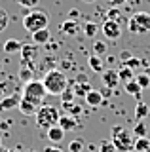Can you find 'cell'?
<instances>
[{
	"label": "cell",
	"instance_id": "1",
	"mask_svg": "<svg viewBox=\"0 0 150 152\" xmlns=\"http://www.w3.org/2000/svg\"><path fill=\"white\" fill-rule=\"evenodd\" d=\"M42 84H44L46 91L50 95H59L67 89V76H65L63 70H57V69H51L44 74L42 78Z\"/></svg>",
	"mask_w": 150,
	"mask_h": 152
},
{
	"label": "cell",
	"instance_id": "2",
	"mask_svg": "<svg viewBox=\"0 0 150 152\" xmlns=\"http://www.w3.org/2000/svg\"><path fill=\"white\" fill-rule=\"evenodd\" d=\"M112 145L116 146L118 152H129L135 146V135L122 126H114L112 127Z\"/></svg>",
	"mask_w": 150,
	"mask_h": 152
},
{
	"label": "cell",
	"instance_id": "3",
	"mask_svg": "<svg viewBox=\"0 0 150 152\" xmlns=\"http://www.w3.org/2000/svg\"><path fill=\"white\" fill-rule=\"evenodd\" d=\"M48 23H50V15L46 12H42V10H31L23 17V27H25V31L29 34L40 31V28H48Z\"/></svg>",
	"mask_w": 150,
	"mask_h": 152
},
{
	"label": "cell",
	"instance_id": "4",
	"mask_svg": "<svg viewBox=\"0 0 150 152\" xmlns=\"http://www.w3.org/2000/svg\"><path fill=\"white\" fill-rule=\"evenodd\" d=\"M59 118H61V112L53 104H42L38 108V112H36V124H38V127H44V129L57 126Z\"/></svg>",
	"mask_w": 150,
	"mask_h": 152
},
{
	"label": "cell",
	"instance_id": "5",
	"mask_svg": "<svg viewBox=\"0 0 150 152\" xmlns=\"http://www.w3.org/2000/svg\"><path fill=\"white\" fill-rule=\"evenodd\" d=\"M46 88L44 84H42V80H31V82L25 84V88H23V99H27V101L34 103L36 107H42L44 104V97H46Z\"/></svg>",
	"mask_w": 150,
	"mask_h": 152
},
{
	"label": "cell",
	"instance_id": "6",
	"mask_svg": "<svg viewBox=\"0 0 150 152\" xmlns=\"http://www.w3.org/2000/svg\"><path fill=\"white\" fill-rule=\"evenodd\" d=\"M21 65L23 66H32V63L36 61V55H38V46L36 44H23L21 48Z\"/></svg>",
	"mask_w": 150,
	"mask_h": 152
},
{
	"label": "cell",
	"instance_id": "7",
	"mask_svg": "<svg viewBox=\"0 0 150 152\" xmlns=\"http://www.w3.org/2000/svg\"><path fill=\"white\" fill-rule=\"evenodd\" d=\"M101 32L105 34L106 40H118L122 34V28L118 25V21H112V19H106L101 27Z\"/></svg>",
	"mask_w": 150,
	"mask_h": 152
},
{
	"label": "cell",
	"instance_id": "8",
	"mask_svg": "<svg viewBox=\"0 0 150 152\" xmlns=\"http://www.w3.org/2000/svg\"><path fill=\"white\" fill-rule=\"evenodd\" d=\"M101 80H103V84H105V88H110V89H114L116 86L120 84V76H118V70H112V69H106V70H103L101 72Z\"/></svg>",
	"mask_w": 150,
	"mask_h": 152
},
{
	"label": "cell",
	"instance_id": "9",
	"mask_svg": "<svg viewBox=\"0 0 150 152\" xmlns=\"http://www.w3.org/2000/svg\"><path fill=\"white\" fill-rule=\"evenodd\" d=\"M19 101H21V95L13 93V95H8V97L0 99V112H6V110H13V108L19 107Z\"/></svg>",
	"mask_w": 150,
	"mask_h": 152
},
{
	"label": "cell",
	"instance_id": "10",
	"mask_svg": "<svg viewBox=\"0 0 150 152\" xmlns=\"http://www.w3.org/2000/svg\"><path fill=\"white\" fill-rule=\"evenodd\" d=\"M61 31L67 36H76L78 32H80V25H78V21H74V19H67V21H63V25H61Z\"/></svg>",
	"mask_w": 150,
	"mask_h": 152
},
{
	"label": "cell",
	"instance_id": "11",
	"mask_svg": "<svg viewBox=\"0 0 150 152\" xmlns=\"http://www.w3.org/2000/svg\"><path fill=\"white\" fill-rule=\"evenodd\" d=\"M50 31L48 28H40V31H36V32H32V44H36V46H44V44H48L50 42Z\"/></svg>",
	"mask_w": 150,
	"mask_h": 152
},
{
	"label": "cell",
	"instance_id": "12",
	"mask_svg": "<svg viewBox=\"0 0 150 152\" xmlns=\"http://www.w3.org/2000/svg\"><path fill=\"white\" fill-rule=\"evenodd\" d=\"M76 126H78V120H76L74 116H68V114H65V116L59 118V127H61L65 133H67V131H72Z\"/></svg>",
	"mask_w": 150,
	"mask_h": 152
},
{
	"label": "cell",
	"instance_id": "13",
	"mask_svg": "<svg viewBox=\"0 0 150 152\" xmlns=\"http://www.w3.org/2000/svg\"><path fill=\"white\" fill-rule=\"evenodd\" d=\"M86 103L90 104V107H101V104L105 103V99H103L99 89H91V91L86 95Z\"/></svg>",
	"mask_w": 150,
	"mask_h": 152
},
{
	"label": "cell",
	"instance_id": "14",
	"mask_svg": "<svg viewBox=\"0 0 150 152\" xmlns=\"http://www.w3.org/2000/svg\"><path fill=\"white\" fill-rule=\"evenodd\" d=\"M46 135H48V139L51 142H61L65 139V131L59 127V124L57 126H53V127H50V129H46Z\"/></svg>",
	"mask_w": 150,
	"mask_h": 152
},
{
	"label": "cell",
	"instance_id": "15",
	"mask_svg": "<svg viewBox=\"0 0 150 152\" xmlns=\"http://www.w3.org/2000/svg\"><path fill=\"white\" fill-rule=\"evenodd\" d=\"M21 110V114H25V116H31V114H36L38 112V108L40 107H36L34 103H31V101H27V99H23L21 97V101H19V107H17Z\"/></svg>",
	"mask_w": 150,
	"mask_h": 152
},
{
	"label": "cell",
	"instance_id": "16",
	"mask_svg": "<svg viewBox=\"0 0 150 152\" xmlns=\"http://www.w3.org/2000/svg\"><path fill=\"white\" fill-rule=\"evenodd\" d=\"M91 84L90 82H76L72 86V91H74V95H76V97H84L86 99V95L91 91Z\"/></svg>",
	"mask_w": 150,
	"mask_h": 152
},
{
	"label": "cell",
	"instance_id": "17",
	"mask_svg": "<svg viewBox=\"0 0 150 152\" xmlns=\"http://www.w3.org/2000/svg\"><path fill=\"white\" fill-rule=\"evenodd\" d=\"M133 19L137 21L139 27L144 28V32L150 31V13H146V12H137V13H133Z\"/></svg>",
	"mask_w": 150,
	"mask_h": 152
},
{
	"label": "cell",
	"instance_id": "18",
	"mask_svg": "<svg viewBox=\"0 0 150 152\" xmlns=\"http://www.w3.org/2000/svg\"><path fill=\"white\" fill-rule=\"evenodd\" d=\"M23 48V42L17 40V38H8L6 42H4V51L6 53H15V51H21Z\"/></svg>",
	"mask_w": 150,
	"mask_h": 152
},
{
	"label": "cell",
	"instance_id": "19",
	"mask_svg": "<svg viewBox=\"0 0 150 152\" xmlns=\"http://www.w3.org/2000/svg\"><path fill=\"white\" fill-rule=\"evenodd\" d=\"M125 91H127L129 95H133L137 101H141V93H143V88L137 84V80H131V82L125 84Z\"/></svg>",
	"mask_w": 150,
	"mask_h": 152
},
{
	"label": "cell",
	"instance_id": "20",
	"mask_svg": "<svg viewBox=\"0 0 150 152\" xmlns=\"http://www.w3.org/2000/svg\"><path fill=\"white\" fill-rule=\"evenodd\" d=\"M87 65H90V69H91V70H95V72H103V70H105V65H103L101 57H99V55H95V53L87 57Z\"/></svg>",
	"mask_w": 150,
	"mask_h": 152
},
{
	"label": "cell",
	"instance_id": "21",
	"mask_svg": "<svg viewBox=\"0 0 150 152\" xmlns=\"http://www.w3.org/2000/svg\"><path fill=\"white\" fill-rule=\"evenodd\" d=\"M118 76H120V82H124V86L127 84V82H131V80H135V70H131V69H127V66H122V69L118 70Z\"/></svg>",
	"mask_w": 150,
	"mask_h": 152
},
{
	"label": "cell",
	"instance_id": "22",
	"mask_svg": "<svg viewBox=\"0 0 150 152\" xmlns=\"http://www.w3.org/2000/svg\"><path fill=\"white\" fill-rule=\"evenodd\" d=\"M148 112H150V108H148L146 103L139 101L137 104H135V118H137V120H144V118L148 116Z\"/></svg>",
	"mask_w": 150,
	"mask_h": 152
},
{
	"label": "cell",
	"instance_id": "23",
	"mask_svg": "<svg viewBox=\"0 0 150 152\" xmlns=\"http://www.w3.org/2000/svg\"><path fill=\"white\" fill-rule=\"evenodd\" d=\"M133 148L137 152H150V139L148 137H137Z\"/></svg>",
	"mask_w": 150,
	"mask_h": 152
},
{
	"label": "cell",
	"instance_id": "24",
	"mask_svg": "<svg viewBox=\"0 0 150 152\" xmlns=\"http://www.w3.org/2000/svg\"><path fill=\"white\" fill-rule=\"evenodd\" d=\"M61 107L67 110L68 116H74V118H76L78 114H82V107L78 103H61Z\"/></svg>",
	"mask_w": 150,
	"mask_h": 152
},
{
	"label": "cell",
	"instance_id": "25",
	"mask_svg": "<svg viewBox=\"0 0 150 152\" xmlns=\"http://www.w3.org/2000/svg\"><path fill=\"white\" fill-rule=\"evenodd\" d=\"M34 76V72H32V66H21L19 69V80H23V82H31V80H34L32 78Z\"/></svg>",
	"mask_w": 150,
	"mask_h": 152
},
{
	"label": "cell",
	"instance_id": "26",
	"mask_svg": "<svg viewBox=\"0 0 150 152\" xmlns=\"http://www.w3.org/2000/svg\"><path fill=\"white\" fill-rule=\"evenodd\" d=\"M106 50H108L106 42H103V40H95V42H93V53H95V55H99V57L105 55Z\"/></svg>",
	"mask_w": 150,
	"mask_h": 152
},
{
	"label": "cell",
	"instance_id": "27",
	"mask_svg": "<svg viewBox=\"0 0 150 152\" xmlns=\"http://www.w3.org/2000/svg\"><path fill=\"white\" fill-rule=\"evenodd\" d=\"M146 133H148V127L144 126V122H137L135 124V127H133V135L135 137H146Z\"/></svg>",
	"mask_w": 150,
	"mask_h": 152
},
{
	"label": "cell",
	"instance_id": "28",
	"mask_svg": "<svg viewBox=\"0 0 150 152\" xmlns=\"http://www.w3.org/2000/svg\"><path fill=\"white\" fill-rule=\"evenodd\" d=\"M84 150V139H74L68 142V152H82Z\"/></svg>",
	"mask_w": 150,
	"mask_h": 152
},
{
	"label": "cell",
	"instance_id": "29",
	"mask_svg": "<svg viewBox=\"0 0 150 152\" xmlns=\"http://www.w3.org/2000/svg\"><path fill=\"white\" fill-rule=\"evenodd\" d=\"M61 97V103H74V99H76V95H74V91H72V88H67L63 93L59 95Z\"/></svg>",
	"mask_w": 150,
	"mask_h": 152
},
{
	"label": "cell",
	"instance_id": "30",
	"mask_svg": "<svg viewBox=\"0 0 150 152\" xmlns=\"http://www.w3.org/2000/svg\"><path fill=\"white\" fill-rule=\"evenodd\" d=\"M84 34H86L87 38H93V36H95L97 34V25H95V23H86V25H84Z\"/></svg>",
	"mask_w": 150,
	"mask_h": 152
},
{
	"label": "cell",
	"instance_id": "31",
	"mask_svg": "<svg viewBox=\"0 0 150 152\" xmlns=\"http://www.w3.org/2000/svg\"><path fill=\"white\" fill-rule=\"evenodd\" d=\"M8 23H10V17H8V12H6V10H2V8H0V32H4V31H6Z\"/></svg>",
	"mask_w": 150,
	"mask_h": 152
},
{
	"label": "cell",
	"instance_id": "32",
	"mask_svg": "<svg viewBox=\"0 0 150 152\" xmlns=\"http://www.w3.org/2000/svg\"><path fill=\"white\" fill-rule=\"evenodd\" d=\"M135 80H137V84L143 89H146L148 86H150V76L148 74H137V76H135Z\"/></svg>",
	"mask_w": 150,
	"mask_h": 152
},
{
	"label": "cell",
	"instance_id": "33",
	"mask_svg": "<svg viewBox=\"0 0 150 152\" xmlns=\"http://www.w3.org/2000/svg\"><path fill=\"white\" fill-rule=\"evenodd\" d=\"M124 66H127V69L135 70V69H139V66H143V61L137 59V57H131V59H127V61L124 63Z\"/></svg>",
	"mask_w": 150,
	"mask_h": 152
},
{
	"label": "cell",
	"instance_id": "34",
	"mask_svg": "<svg viewBox=\"0 0 150 152\" xmlns=\"http://www.w3.org/2000/svg\"><path fill=\"white\" fill-rule=\"evenodd\" d=\"M127 28H129L131 32H135V34H143V32H144V28H143V27H139V25H137V21H135L133 17L129 19V23H127Z\"/></svg>",
	"mask_w": 150,
	"mask_h": 152
},
{
	"label": "cell",
	"instance_id": "35",
	"mask_svg": "<svg viewBox=\"0 0 150 152\" xmlns=\"http://www.w3.org/2000/svg\"><path fill=\"white\" fill-rule=\"evenodd\" d=\"M99 152H118L116 146L112 145V141H103L99 145Z\"/></svg>",
	"mask_w": 150,
	"mask_h": 152
},
{
	"label": "cell",
	"instance_id": "36",
	"mask_svg": "<svg viewBox=\"0 0 150 152\" xmlns=\"http://www.w3.org/2000/svg\"><path fill=\"white\" fill-rule=\"evenodd\" d=\"M17 2H19V6H23V8H31V10H34L36 6H38L40 0H17Z\"/></svg>",
	"mask_w": 150,
	"mask_h": 152
},
{
	"label": "cell",
	"instance_id": "37",
	"mask_svg": "<svg viewBox=\"0 0 150 152\" xmlns=\"http://www.w3.org/2000/svg\"><path fill=\"white\" fill-rule=\"evenodd\" d=\"M99 91H101V95H103V99L112 97V89H110V88H103V89H99Z\"/></svg>",
	"mask_w": 150,
	"mask_h": 152
},
{
	"label": "cell",
	"instance_id": "38",
	"mask_svg": "<svg viewBox=\"0 0 150 152\" xmlns=\"http://www.w3.org/2000/svg\"><path fill=\"white\" fill-rule=\"evenodd\" d=\"M8 88H10V82H8V80H2V82H0V95L6 93Z\"/></svg>",
	"mask_w": 150,
	"mask_h": 152
},
{
	"label": "cell",
	"instance_id": "39",
	"mask_svg": "<svg viewBox=\"0 0 150 152\" xmlns=\"http://www.w3.org/2000/svg\"><path fill=\"white\" fill-rule=\"evenodd\" d=\"M118 15H120V13H118V10H116V8H112L110 12H108V19H112V21H118Z\"/></svg>",
	"mask_w": 150,
	"mask_h": 152
},
{
	"label": "cell",
	"instance_id": "40",
	"mask_svg": "<svg viewBox=\"0 0 150 152\" xmlns=\"http://www.w3.org/2000/svg\"><path fill=\"white\" fill-rule=\"evenodd\" d=\"M127 59H131V53H129V51H122V53H120V61H124V63H125Z\"/></svg>",
	"mask_w": 150,
	"mask_h": 152
},
{
	"label": "cell",
	"instance_id": "41",
	"mask_svg": "<svg viewBox=\"0 0 150 152\" xmlns=\"http://www.w3.org/2000/svg\"><path fill=\"white\" fill-rule=\"evenodd\" d=\"M110 4H112V8H118L122 4H125V0H110Z\"/></svg>",
	"mask_w": 150,
	"mask_h": 152
},
{
	"label": "cell",
	"instance_id": "42",
	"mask_svg": "<svg viewBox=\"0 0 150 152\" xmlns=\"http://www.w3.org/2000/svg\"><path fill=\"white\" fill-rule=\"evenodd\" d=\"M44 152H63L61 148H57V146H46Z\"/></svg>",
	"mask_w": 150,
	"mask_h": 152
},
{
	"label": "cell",
	"instance_id": "43",
	"mask_svg": "<svg viewBox=\"0 0 150 152\" xmlns=\"http://www.w3.org/2000/svg\"><path fill=\"white\" fill-rule=\"evenodd\" d=\"M78 15H80V12H78V10H70V19H74V21H76Z\"/></svg>",
	"mask_w": 150,
	"mask_h": 152
},
{
	"label": "cell",
	"instance_id": "44",
	"mask_svg": "<svg viewBox=\"0 0 150 152\" xmlns=\"http://www.w3.org/2000/svg\"><path fill=\"white\" fill-rule=\"evenodd\" d=\"M82 2H86V4H93L95 0H82Z\"/></svg>",
	"mask_w": 150,
	"mask_h": 152
},
{
	"label": "cell",
	"instance_id": "45",
	"mask_svg": "<svg viewBox=\"0 0 150 152\" xmlns=\"http://www.w3.org/2000/svg\"><path fill=\"white\" fill-rule=\"evenodd\" d=\"M146 70H148V72H146V74H148V76H150V65H148V66H146Z\"/></svg>",
	"mask_w": 150,
	"mask_h": 152
},
{
	"label": "cell",
	"instance_id": "46",
	"mask_svg": "<svg viewBox=\"0 0 150 152\" xmlns=\"http://www.w3.org/2000/svg\"><path fill=\"white\" fill-rule=\"evenodd\" d=\"M0 146H2V137H0Z\"/></svg>",
	"mask_w": 150,
	"mask_h": 152
}]
</instances>
